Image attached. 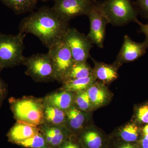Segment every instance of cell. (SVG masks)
<instances>
[{
  "mask_svg": "<svg viewBox=\"0 0 148 148\" xmlns=\"http://www.w3.org/2000/svg\"><path fill=\"white\" fill-rule=\"evenodd\" d=\"M69 28V22L60 18L52 8H42L21 20L19 32L35 35L49 49L62 40Z\"/></svg>",
  "mask_w": 148,
  "mask_h": 148,
  "instance_id": "1",
  "label": "cell"
},
{
  "mask_svg": "<svg viewBox=\"0 0 148 148\" xmlns=\"http://www.w3.org/2000/svg\"><path fill=\"white\" fill-rule=\"evenodd\" d=\"M11 110L17 122L39 126L43 122L45 103L43 98L33 96L9 99Z\"/></svg>",
  "mask_w": 148,
  "mask_h": 148,
  "instance_id": "2",
  "label": "cell"
},
{
  "mask_svg": "<svg viewBox=\"0 0 148 148\" xmlns=\"http://www.w3.org/2000/svg\"><path fill=\"white\" fill-rule=\"evenodd\" d=\"M109 24L122 26L138 21V12L130 0H104L97 3Z\"/></svg>",
  "mask_w": 148,
  "mask_h": 148,
  "instance_id": "3",
  "label": "cell"
},
{
  "mask_svg": "<svg viewBox=\"0 0 148 148\" xmlns=\"http://www.w3.org/2000/svg\"><path fill=\"white\" fill-rule=\"evenodd\" d=\"M26 34L18 32L15 35L0 33V72L5 68L24 64V40Z\"/></svg>",
  "mask_w": 148,
  "mask_h": 148,
  "instance_id": "4",
  "label": "cell"
},
{
  "mask_svg": "<svg viewBox=\"0 0 148 148\" xmlns=\"http://www.w3.org/2000/svg\"><path fill=\"white\" fill-rule=\"evenodd\" d=\"M23 65L25 73L36 82H47L55 80L53 61L48 53H37L26 57Z\"/></svg>",
  "mask_w": 148,
  "mask_h": 148,
  "instance_id": "5",
  "label": "cell"
},
{
  "mask_svg": "<svg viewBox=\"0 0 148 148\" xmlns=\"http://www.w3.org/2000/svg\"><path fill=\"white\" fill-rule=\"evenodd\" d=\"M62 40L69 48L75 62H86L92 47L87 36L75 28H69Z\"/></svg>",
  "mask_w": 148,
  "mask_h": 148,
  "instance_id": "6",
  "label": "cell"
},
{
  "mask_svg": "<svg viewBox=\"0 0 148 148\" xmlns=\"http://www.w3.org/2000/svg\"><path fill=\"white\" fill-rule=\"evenodd\" d=\"M97 3L96 0H56L52 9L64 21L86 15Z\"/></svg>",
  "mask_w": 148,
  "mask_h": 148,
  "instance_id": "7",
  "label": "cell"
},
{
  "mask_svg": "<svg viewBox=\"0 0 148 148\" xmlns=\"http://www.w3.org/2000/svg\"><path fill=\"white\" fill-rule=\"evenodd\" d=\"M48 49L54 66L55 80L62 82L75 62L71 53L63 40Z\"/></svg>",
  "mask_w": 148,
  "mask_h": 148,
  "instance_id": "8",
  "label": "cell"
},
{
  "mask_svg": "<svg viewBox=\"0 0 148 148\" xmlns=\"http://www.w3.org/2000/svg\"><path fill=\"white\" fill-rule=\"evenodd\" d=\"M148 48L147 40L143 42H136L129 36L125 35L123 43L114 63L120 67L125 63L136 61L145 54Z\"/></svg>",
  "mask_w": 148,
  "mask_h": 148,
  "instance_id": "9",
  "label": "cell"
},
{
  "mask_svg": "<svg viewBox=\"0 0 148 148\" xmlns=\"http://www.w3.org/2000/svg\"><path fill=\"white\" fill-rule=\"evenodd\" d=\"M90 28L87 36L98 47L103 48L106 34V28L108 21L97 6V3L87 14Z\"/></svg>",
  "mask_w": 148,
  "mask_h": 148,
  "instance_id": "10",
  "label": "cell"
},
{
  "mask_svg": "<svg viewBox=\"0 0 148 148\" xmlns=\"http://www.w3.org/2000/svg\"><path fill=\"white\" fill-rule=\"evenodd\" d=\"M83 148H108L110 136L93 125L87 126L77 136Z\"/></svg>",
  "mask_w": 148,
  "mask_h": 148,
  "instance_id": "11",
  "label": "cell"
},
{
  "mask_svg": "<svg viewBox=\"0 0 148 148\" xmlns=\"http://www.w3.org/2000/svg\"><path fill=\"white\" fill-rule=\"evenodd\" d=\"M49 145L51 148H59L64 141L74 135L66 126L49 125L42 123L39 126Z\"/></svg>",
  "mask_w": 148,
  "mask_h": 148,
  "instance_id": "12",
  "label": "cell"
},
{
  "mask_svg": "<svg viewBox=\"0 0 148 148\" xmlns=\"http://www.w3.org/2000/svg\"><path fill=\"white\" fill-rule=\"evenodd\" d=\"M66 127L76 136L90 125L89 112L81 110L74 106L66 111Z\"/></svg>",
  "mask_w": 148,
  "mask_h": 148,
  "instance_id": "13",
  "label": "cell"
},
{
  "mask_svg": "<svg viewBox=\"0 0 148 148\" xmlns=\"http://www.w3.org/2000/svg\"><path fill=\"white\" fill-rule=\"evenodd\" d=\"M39 132V126L16 121V123L10 130L7 134V137L9 142L17 145L18 143L32 138Z\"/></svg>",
  "mask_w": 148,
  "mask_h": 148,
  "instance_id": "14",
  "label": "cell"
},
{
  "mask_svg": "<svg viewBox=\"0 0 148 148\" xmlns=\"http://www.w3.org/2000/svg\"><path fill=\"white\" fill-rule=\"evenodd\" d=\"M86 91L93 109L106 106L112 97L106 84L98 80L95 81L86 89Z\"/></svg>",
  "mask_w": 148,
  "mask_h": 148,
  "instance_id": "15",
  "label": "cell"
},
{
  "mask_svg": "<svg viewBox=\"0 0 148 148\" xmlns=\"http://www.w3.org/2000/svg\"><path fill=\"white\" fill-rule=\"evenodd\" d=\"M94 63L92 74L98 81L105 84L112 82L118 77V70L119 67L115 63L112 64H106L92 58Z\"/></svg>",
  "mask_w": 148,
  "mask_h": 148,
  "instance_id": "16",
  "label": "cell"
},
{
  "mask_svg": "<svg viewBox=\"0 0 148 148\" xmlns=\"http://www.w3.org/2000/svg\"><path fill=\"white\" fill-rule=\"evenodd\" d=\"M75 92L60 90L51 93L43 98L45 103L63 110H68L74 106Z\"/></svg>",
  "mask_w": 148,
  "mask_h": 148,
  "instance_id": "17",
  "label": "cell"
},
{
  "mask_svg": "<svg viewBox=\"0 0 148 148\" xmlns=\"http://www.w3.org/2000/svg\"><path fill=\"white\" fill-rule=\"evenodd\" d=\"M140 131L138 126L133 123H128L120 127L111 140L125 143H137L139 140Z\"/></svg>",
  "mask_w": 148,
  "mask_h": 148,
  "instance_id": "18",
  "label": "cell"
},
{
  "mask_svg": "<svg viewBox=\"0 0 148 148\" xmlns=\"http://www.w3.org/2000/svg\"><path fill=\"white\" fill-rule=\"evenodd\" d=\"M66 111L45 103L42 123L49 125L66 126Z\"/></svg>",
  "mask_w": 148,
  "mask_h": 148,
  "instance_id": "19",
  "label": "cell"
},
{
  "mask_svg": "<svg viewBox=\"0 0 148 148\" xmlns=\"http://www.w3.org/2000/svg\"><path fill=\"white\" fill-rule=\"evenodd\" d=\"M92 69L86 62H75L62 82L87 77L92 75Z\"/></svg>",
  "mask_w": 148,
  "mask_h": 148,
  "instance_id": "20",
  "label": "cell"
},
{
  "mask_svg": "<svg viewBox=\"0 0 148 148\" xmlns=\"http://www.w3.org/2000/svg\"><path fill=\"white\" fill-rule=\"evenodd\" d=\"M96 80V78L92 74L87 77L62 82V86L59 90L75 92L83 91L86 90Z\"/></svg>",
  "mask_w": 148,
  "mask_h": 148,
  "instance_id": "21",
  "label": "cell"
},
{
  "mask_svg": "<svg viewBox=\"0 0 148 148\" xmlns=\"http://www.w3.org/2000/svg\"><path fill=\"white\" fill-rule=\"evenodd\" d=\"M6 5L16 14L29 12L33 10L38 0H1Z\"/></svg>",
  "mask_w": 148,
  "mask_h": 148,
  "instance_id": "22",
  "label": "cell"
},
{
  "mask_svg": "<svg viewBox=\"0 0 148 148\" xmlns=\"http://www.w3.org/2000/svg\"><path fill=\"white\" fill-rule=\"evenodd\" d=\"M17 145L25 148H51L40 131L32 138L18 143Z\"/></svg>",
  "mask_w": 148,
  "mask_h": 148,
  "instance_id": "23",
  "label": "cell"
},
{
  "mask_svg": "<svg viewBox=\"0 0 148 148\" xmlns=\"http://www.w3.org/2000/svg\"><path fill=\"white\" fill-rule=\"evenodd\" d=\"M74 106L86 112H89L92 110L93 108L86 90L75 92Z\"/></svg>",
  "mask_w": 148,
  "mask_h": 148,
  "instance_id": "24",
  "label": "cell"
},
{
  "mask_svg": "<svg viewBox=\"0 0 148 148\" xmlns=\"http://www.w3.org/2000/svg\"><path fill=\"white\" fill-rule=\"evenodd\" d=\"M135 5L138 13L148 20V0H136Z\"/></svg>",
  "mask_w": 148,
  "mask_h": 148,
  "instance_id": "25",
  "label": "cell"
},
{
  "mask_svg": "<svg viewBox=\"0 0 148 148\" xmlns=\"http://www.w3.org/2000/svg\"><path fill=\"white\" fill-rule=\"evenodd\" d=\"M59 148H83L78 140L77 137L73 135L66 139Z\"/></svg>",
  "mask_w": 148,
  "mask_h": 148,
  "instance_id": "26",
  "label": "cell"
},
{
  "mask_svg": "<svg viewBox=\"0 0 148 148\" xmlns=\"http://www.w3.org/2000/svg\"><path fill=\"white\" fill-rule=\"evenodd\" d=\"M108 148H139L137 143H125L115 141L110 139V144Z\"/></svg>",
  "mask_w": 148,
  "mask_h": 148,
  "instance_id": "27",
  "label": "cell"
},
{
  "mask_svg": "<svg viewBox=\"0 0 148 148\" xmlns=\"http://www.w3.org/2000/svg\"><path fill=\"white\" fill-rule=\"evenodd\" d=\"M136 117L140 122L148 123V105L140 106L137 110Z\"/></svg>",
  "mask_w": 148,
  "mask_h": 148,
  "instance_id": "28",
  "label": "cell"
},
{
  "mask_svg": "<svg viewBox=\"0 0 148 148\" xmlns=\"http://www.w3.org/2000/svg\"><path fill=\"white\" fill-rule=\"evenodd\" d=\"M7 88L5 83L0 77V107L7 95Z\"/></svg>",
  "mask_w": 148,
  "mask_h": 148,
  "instance_id": "29",
  "label": "cell"
},
{
  "mask_svg": "<svg viewBox=\"0 0 148 148\" xmlns=\"http://www.w3.org/2000/svg\"><path fill=\"white\" fill-rule=\"evenodd\" d=\"M137 143L139 148H148V135H143Z\"/></svg>",
  "mask_w": 148,
  "mask_h": 148,
  "instance_id": "30",
  "label": "cell"
},
{
  "mask_svg": "<svg viewBox=\"0 0 148 148\" xmlns=\"http://www.w3.org/2000/svg\"><path fill=\"white\" fill-rule=\"evenodd\" d=\"M135 23L140 26V32L145 36V39L148 42V24H143L138 20Z\"/></svg>",
  "mask_w": 148,
  "mask_h": 148,
  "instance_id": "31",
  "label": "cell"
},
{
  "mask_svg": "<svg viewBox=\"0 0 148 148\" xmlns=\"http://www.w3.org/2000/svg\"><path fill=\"white\" fill-rule=\"evenodd\" d=\"M143 135H148V124L146 125L143 130Z\"/></svg>",
  "mask_w": 148,
  "mask_h": 148,
  "instance_id": "32",
  "label": "cell"
},
{
  "mask_svg": "<svg viewBox=\"0 0 148 148\" xmlns=\"http://www.w3.org/2000/svg\"><path fill=\"white\" fill-rule=\"evenodd\" d=\"M41 1H51V0H41ZM53 1H55L56 0H53Z\"/></svg>",
  "mask_w": 148,
  "mask_h": 148,
  "instance_id": "33",
  "label": "cell"
}]
</instances>
